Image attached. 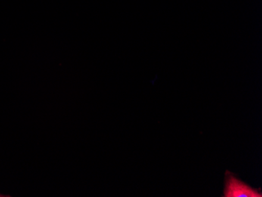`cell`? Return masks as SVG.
Wrapping results in <instances>:
<instances>
[{"label": "cell", "mask_w": 262, "mask_h": 197, "mask_svg": "<svg viewBox=\"0 0 262 197\" xmlns=\"http://www.w3.org/2000/svg\"><path fill=\"white\" fill-rule=\"evenodd\" d=\"M225 197H262L259 189H254L250 185L237 179L229 171L225 172Z\"/></svg>", "instance_id": "obj_1"}, {"label": "cell", "mask_w": 262, "mask_h": 197, "mask_svg": "<svg viewBox=\"0 0 262 197\" xmlns=\"http://www.w3.org/2000/svg\"><path fill=\"white\" fill-rule=\"evenodd\" d=\"M5 196H9V195H1V194H0V197H5Z\"/></svg>", "instance_id": "obj_2"}]
</instances>
